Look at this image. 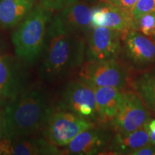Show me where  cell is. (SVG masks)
<instances>
[{
  "label": "cell",
  "instance_id": "cell-21",
  "mask_svg": "<svg viewBox=\"0 0 155 155\" xmlns=\"http://www.w3.org/2000/svg\"><path fill=\"white\" fill-rule=\"evenodd\" d=\"M77 1L78 0H39L40 5L52 12L61 11Z\"/></svg>",
  "mask_w": 155,
  "mask_h": 155
},
{
  "label": "cell",
  "instance_id": "cell-18",
  "mask_svg": "<svg viewBox=\"0 0 155 155\" xmlns=\"http://www.w3.org/2000/svg\"><path fill=\"white\" fill-rule=\"evenodd\" d=\"M132 85L147 107L155 111V71L137 76Z\"/></svg>",
  "mask_w": 155,
  "mask_h": 155
},
{
  "label": "cell",
  "instance_id": "cell-24",
  "mask_svg": "<svg viewBox=\"0 0 155 155\" xmlns=\"http://www.w3.org/2000/svg\"><path fill=\"white\" fill-rule=\"evenodd\" d=\"M131 155H155V144H150L134 151Z\"/></svg>",
  "mask_w": 155,
  "mask_h": 155
},
{
  "label": "cell",
  "instance_id": "cell-25",
  "mask_svg": "<svg viewBox=\"0 0 155 155\" xmlns=\"http://www.w3.org/2000/svg\"><path fill=\"white\" fill-rule=\"evenodd\" d=\"M144 128L150 137L151 144H155V119L150 120L145 124Z\"/></svg>",
  "mask_w": 155,
  "mask_h": 155
},
{
  "label": "cell",
  "instance_id": "cell-4",
  "mask_svg": "<svg viewBox=\"0 0 155 155\" xmlns=\"http://www.w3.org/2000/svg\"><path fill=\"white\" fill-rule=\"evenodd\" d=\"M57 108L92 122L98 121L94 85L83 79L70 81L62 91Z\"/></svg>",
  "mask_w": 155,
  "mask_h": 155
},
{
  "label": "cell",
  "instance_id": "cell-13",
  "mask_svg": "<svg viewBox=\"0 0 155 155\" xmlns=\"http://www.w3.org/2000/svg\"><path fill=\"white\" fill-rule=\"evenodd\" d=\"M91 13L92 9L89 6L77 1L62 9L57 15L68 30L84 38L93 28Z\"/></svg>",
  "mask_w": 155,
  "mask_h": 155
},
{
  "label": "cell",
  "instance_id": "cell-6",
  "mask_svg": "<svg viewBox=\"0 0 155 155\" xmlns=\"http://www.w3.org/2000/svg\"><path fill=\"white\" fill-rule=\"evenodd\" d=\"M81 79L96 86L122 90L127 85L128 73L115 59L91 61L81 71Z\"/></svg>",
  "mask_w": 155,
  "mask_h": 155
},
{
  "label": "cell",
  "instance_id": "cell-12",
  "mask_svg": "<svg viewBox=\"0 0 155 155\" xmlns=\"http://www.w3.org/2000/svg\"><path fill=\"white\" fill-rule=\"evenodd\" d=\"M108 133L101 129L93 127L78 134L63 152L68 154L89 155L101 152L108 142Z\"/></svg>",
  "mask_w": 155,
  "mask_h": 155
},
{
  "label": "cell",
  "instance_id": "cell-2",
  "mask_svg": "<svg viewBox=\"0 0 155 155\" xmlns=\"http://www.w3.org/2000/svg\"><path fill=\"white\" fill-rule=\"evenodd\" d=\"M54 111L50 93L41 86H30L9 101L0 117L6 136L12 140L44 130Z\"/></svg>",
  "mask_w": 155,
  "mask_h": 155
},
{
  "label": "cell",
  "instance_id": "cell-5",
  "mask_svg": "<svg viewBox=\"0 0 155 155\" xmlns=\"http://www.w3.org/2000/svg\"><path fill=\"white\" fill-rule=\"evenodd\" d=\"M94 127V122L66 111L54 112L45 128V139L51 144L65 147L82 131Z\"/></svg>",
  "mask_w": 155,
  "mask_h": 155
},
{
  "label": "cell",
  "instance_id": "cell-7",
  "mask_svg": "<svg viewBox=\"0 0 155 155\" xmlns=\"http://www.w3.org/2000/svg\"><path fill=\"white\" fill-rule=\"evenodd\" d=\"M150 120L146 105L137 93H124L121 105L111 124L117 134H127L141 129Z\"/></svg>",
  "mask_w": 155,
  "mask_h": 155
},
{
  "label": "cell",
  "instance_id": "cell-14",
  "mask_svg": "<svg viewBox=\"0 0 155 155\" xmlns=\"http://www.w3.org/2000/svg\"><path fill=\"white\" fill-rule=\"evenodd\" d=\"M94 86L98 121L108 123L113 121L124 98L121 90L111 87Z\"/></svg>",
  "mask_w": 155,
  "mask_h": 155
},
{
  "label": "cell",
  "instance_id": "cell-10",
  "mask_svg": "<svg viewBox=\"0 0 155 155\" xmlns=\"http://www.w3.org/2000/svg\"><path fill=\"white\" fill-rule=\"evenodd\" d=\"M91 26L106 27L118 30L127 35L134 29L132 12L105 3L92 9Z\"/></svg>",
  "mask_w": 155,
  "mask_h": 155
},
{
  "label": "cell",
  "instance_id": "cell-19",
  "mask_svg": "<svg viewBox=\"0 0 155 155\" xmlns=\"http://www.w3.org/2000/svg\"><path fill=\"white\" fill-rule=\"evenodd\" d=\"M147 36H155V10L143 15L134 22V29Z\"/></svg>",
  "mask_w": 155,
  "mask_h": 155
},
{
  "label": "cell",
  "instance_id": "cell-22",
  "mask_svg": "<svg viewBox=\"0 0 155 155\" xmlns=\"http://www.w3.org/2000/svg\"><path fill=\"white\" fill-rule=\"evenodd\" d=\"M11 140L5 134L2 121L0 117V154H8Z\"/></svg>",
  "mask_w": 155,
  "mask_h": 155
},
{
  "label": "cell",
  "instance_id": "cell-8",
  "mask_svg": "<svg viewBox=\"0 0 155 155\" xmlns=\"http://www.w3.org/2000/svg\"><path fill=\"white\" fill-rule=\"evenodd\" d=\"M23 63L19 58L0 54V99L10 101L30 86Z\"/></svg>",
  "mask_w": 155,
  "mask_h": 155
},
{
  "label": "cell",
  "instance_id": "cell-15",
  "mask_svg": "<svg viewBox=\"0 0 155 155\" xmlns=\"http://www.w3.org/2000/svg\"><path fill=\"white\" fill-rule=\"evenodd\" d=\"M36 0H0V28H16L30 14Z\"/></svg>",
  "mask_w": 155,
  "mask_h": 155
},
{
  "label": "cell",
  "instance_id": "cell-26",
  "mask_svg": "<svg viewBox=\"0 0 155 155\" xmlns=\"http://www.w3.org/2000/svg\"><path fill=\"white\" fill-rule=\"evenodd\" d=\"M5 42L2 41V40L1 38H0V54H2L4 50H5Z\"/></svg>",
  "mask_w": 155,
  "mask_h": 155
},
{
  "label": "cell",
  "instance_id": "cell-23",
  "mask_svg": "<svg viewBox=\"0 0 155 155\" xmlns=\"http://www.w3.org/2000/svg\"><path fill=\"white\" fill-rule=\"evenodd\" d=\"M138 0H105L104 3L111 4L120 8L132 12V9Z\"/></svg>",
  "mask_w": 155,
  "mask_h": 155
},
{
  "label": "cell",
  "instance_id": "cell-28",
  "mask_svg": "<svg viewBox=\"0 0 155 155\" xmlns=\"http://www.w3.org/2000/svg\"><path fill=\"white\" fill-rule=\"evenodd\" d=\"M153 38H154V40L155 41V36H153Z\"/></svg>",
  "mask_w": 155,
  "mask_h": 155
},
{
  "label": "cell",
  "instance_id": "cell-11",
  "mask_svg": "<svg viewBox=\"0 0 155 155\" xmlns=\"http://www.w3.org/2000/svg\"><path fill=\"white\" fill-rule=\"evenodd\" d=\"M124 49L127 58L138 68L155 63V43L137 30H131L125 36Z\"/></svg>",
  "mask_w": 155,
  "mask_h": 155
},
{
  "label": "cell",
  "instance_id": "cell-17",
  "mask_svg": "<svg viewBox=\"0 0 155 155\" xmlns=\"http://www.w3.org/2000/svg\"><path fill=\"white\" fill-rule=\"evenodd\" d=\"M150 144V137L143 127L127 134L116 133L110 148L114 154H131L134 151Z\"/></svg>",
  "mask_w": 155,
  "mask_h": 155
},
{
  "label": "cell",
  "instance_id": "cell-9",
  "mask_svg": "<svg viewBox=\"0 0 155 155\" xmlns=\"http://www.w3.org/2000/svg\"><path fill=\"white\" fill-rule=\"evenodd\" d=\"M122 34L106 27L92 28L86 36L88 61L115 59L121 50Z\"/></svg>",
  "mask_w": 155,
  "mask_h": 155
},
{
  "label": "cell",
  "instance_id": "cell-3",
  "mask_svg": "<svg viewBox=\"0 0 155 155\" xmlns=\"http://www.w3.org/2000/svg\"><path fill=\"white\" fill-rule=\"evenodd\" d=\"M52 12L39 3L12 34L17 57L25 63H35L42 56Z\"/></svg>",
  "mask_w": 155,
  "mask_h": 155
},
{
  "label": "cell",
  "instance_id": "cell-16",
  "mask_svg": "<svg viewBox=\"0 0 155 155\" xmlns=\"http://www.w3.org/2000/svg\"><path fill=\"white\" fill-rule=\"evenodd\" d=\"M63 152V151L60 150L58 147L51 144L46 139L28 136L11 140L8 154H62Z\"/></svg>",
  "mask_w": 155,
  "mask_h": 155
},
{
  "label": "cell",
  "instance_id": "cell-20",
  "mask_svg": "<svg viewBox=\"0 0 155 155\" xmlns=\"http://www.w3.org/2000/svg\"><path fill=\"white\" fill-rule=\"evenodd\" d=\"M155 10V0H138L132 9L134 22L143 15Z\"/></svg>",
  "mask_w": 155,
  "mask_h": 155
},
{
  "label": "cell",
  "instance_id": "cell-1",
  "mask_svg": "<svg viewBox=\"0 0 155 155\" xmlns=\"http://www.w3.org/2000/svg\"><path fill=\"white\" fill-rule=\"evenodd\" d=\"M86 55L85 38L68 30L57 15L52 17L42 53V78L51 82L66 78L82 65Z\"/></svg>",
  "mask_w": 155,
  "mask_h": 155
},
{
  "label": "cell",
  "instance_id": "cell-27",
  "mask_svg": "<svg viewBox=\"0 0 155 155\" xmlns=\"http://www.w3.org/2000/svg\"><path fill=\"white\" fill-rule=\"evenodd\" d=\"M100 1H101V2H104L105 1V0H100Z\"/></svg>",
  "mask_w": 155,
  "mask_h": 155
}]
</instances>
